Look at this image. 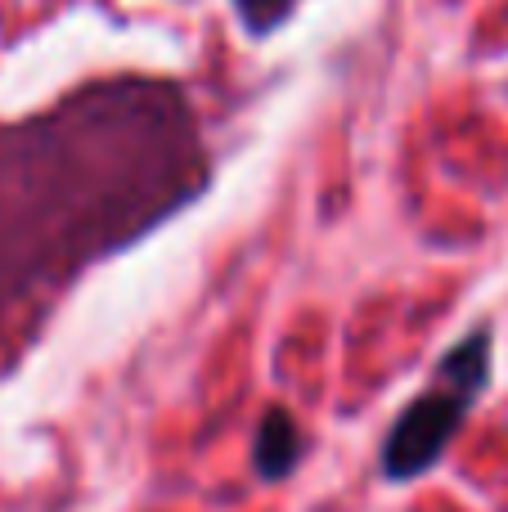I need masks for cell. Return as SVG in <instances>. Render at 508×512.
Returning a JSON list of instances; mask_svg holds the SVG:
<instances>
[{
	"instance_id": "cell-1",
	"label": "cell",
	"mask_w": 508,
	"mask_h": 512,
	"mask_svg": "<svg viewBox=\"0 0 508 512\" xmlns=\"http://www.w3.org/2000/svg\"><path fill=\"white\" fill-rule=\"evenodd\" d=\"M473 400L477 396H468V391L450 387V382H441V378H437V387L419 391L383 441V472L387 477L392 481L423 477V472L450 450V441H455V432L464 427Z\"/></svg>"
},
{
	"instance_id": "cell-2",
	"label": "cell",
	"mask_w": 508,
	"mask_h": 512,
	"mask_svg": "<svg viewBox=\"0 0 508 512\" xmlns=\"http://www.w3.org/2000/svg\"><path fill=\"white\" fill-rule=\"evenodd\" d=\"M297 454H302V436H297L293 418L284 414V409H266V418H261L257 427V472L266 481H279L284 472H293Z\"/></svg>"
},
{
	"instance_id": "cell-3",
	"label": "cell",
	"mask_w": 508,
	"mask_h": 512,
	"mask_svg": "<svg viewBox=\"0 0 508 512\" xmlns=\"http://www.w3.org/2000/svg\"><path fill=\"white\" fill-rule=\"evenodd\" d=\"M437 378L450 382V387H459V391H468V396H477V391L486 387V378H491V333L477 328V333H468L455 351L441 355Z\"/></svg>"
},
{
	"instance_id": "cell-4",
	"label": "cell",
	"mask_w": 508,
	"mask_h": 512,
	"mask_svg": "<svg viewBox=\"0 0 508 512\" xmlns=\"http://www.w3.org/2000/svg\"><path fill=\"white\" fill-rule=\"evenodd\" d=\"M293 5V0H239L243 18H248L252 32H266V27H275L279 18H284V9Z\"/></svg>"
}]
</instances>
